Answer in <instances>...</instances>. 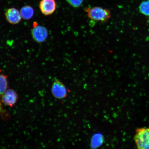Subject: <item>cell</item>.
I'll return each instance as SVG.
<instances>
[{
	"label": "cell",
	"instance_id": "9",
	"mask_svg": "<svg viewBox=\"0 0 149 149\" xmlns=\"http://www.w3.org/2000/svg\"><path fill=\"white\" fill-rule=\"evenodd\" d=\"M7 77L0 72V112L2 111L1 99L2 96L7 90Z\"/></svg>",
	"mask_w": 149,
	"mask_h": 149
},
{
	"label": "cell",
	"instance_id": "1",
	"mask_svg": "<svg viewBox=\"0 0 149 149\" xmlns=\"http://www.w3.org/2000/svg\"><path fill=\"white\" fill-rule=\"evenodd\" d=\"M85 11L89 19L93 21L106 23L111 18L110 11L101 7H86Z\"/></svg>",
	"mask_w": 149,
	"mask_h": 149
},
{
	"label": "cell",
	"instance_id": "5",
	"mask_svg": "<svg viewBox=\"0 0 149 149\" xmlns=\"http://www.w3.org/2000/svg\"><path fill=\"white\" fill-rule=\"evenodd\" d=\"M17 95L12 89H7L2 96L1 102L5 105L12 107L17 101Z\"/></svg>",
	"mask_w": 149,
	"mask_h": 149
},
{
	"label": "cell",
	"instance_id": "7",
	"mask_svg": "<svg viewBox=\"0 0 149 149\" xmlns=\"http://www.w3.org/2000/svg\"><path fill=\"white\" fill-rule=\"evenodd\" d=\"M5 15L7 21L12 24L19 23L22 18L20 12L14 8L7 9L5 13Z\"/></svg>",
	"mask_w": 149,
	"mask_h": 149
},
{
	"label": "cell",
	"instance_id": "6",
	"mask_svg": "<svg viewBox=\"0 0 149 149\" xmlns=\"http://www.w3.org/2000/svg\"><path fill=\"white\" fill-rule=\"evenodd\" d=\"M32 35L35 41L42 42L47 38L48 31L46 28L42 26H36L32 30Z\"/></svg>",
	"mask_w": 149,
	"mask_h": 149
},
{
	"label": "cell",
	"instance_id": "10",
	"mask_svg": "<svg viewBox=\"0 0 149 149\" xmlns=\"http://www.w3.org/2000/svg\"><path fill=\"white\" fill-rule=\"evenodd\" d=\"M34 13V10L32 7L29 5L23 6L20 11L22 18L25 20H29L32 18Z\"/></svg>",
	"mask_w": 149,
	"mask_h": 149
},
{
	"label": "cell",
	"instance_id": "13",
	"mask_svg": "<svg viewBox=\"0 0 149 149\" xmlns=\"http://www.w3.org/2000/svg\"></svg>",
	"mask_w": 149,
	"mask_h": 149
},
{
	"label": "cell",
	"instance_id": "3",
	"mask_svg": "<svg viewBox=\"0 0 149 149\" xmlns=\"http://www.w3.org/2000/svg\"><path fill=\"white\" fill-rule=\"evenodd\" d=\"M52 94L58 99H63L68 96V91L64 84L58 79H56L52 87Z\"/></svg>",
	"mask_w": 149,
	"mask_h": 149
},
{
	"label": "cell",
	"instance_id": "8",
	"mask_svg": "<svg viewBox=\"0 0 149 149\" xmlns=\"http://www.w3.org/2000/svg\"><path fill=\"white\" fill-rule=\"evenodd\" d=\"M105 138L100 133L95 134L91 138L90 147L91 148L96 149L99 148L103 144Z\"/></svg>",
	"mask_w": 149,
	"mask_h": 149
},
{
	"label": "cell",
	"instance_id": "12",
	"mask_svg": "<svg viewBox=\"0 0 149 149\" xmlns=\"http://www.w3.org/2000/svg\"><path fill=\"white\" fill-rule=\"evenodd\" d=\"M84 0H66L67 2L74 8H77L81 6Z\"/></svg>",
	"mask_w": 149,
	"mask_h": 149
},
{
	"label": "cell",
	"instance_id": "2",
	"mask_svg": "<svg viewBox=\"0 0 149 149\" xmlns=\"http://www.w3.org/2000/svg\"><path fill=\"white\" fill-rule=\"evenodd\" d=\"M134 139L138 148L149 149V128L137 129Z\"/></svg>",
	"mask_w": 149,
	"mask_h": 149
},
{
	"label": "cell",
	"instance_id": "11",
	"mask_svg": "<svg viewBox=\"0 0 149 149\" xmlns=\"http://www.w3.org/2000/svg\"><path fill=\"white\" fill-rule=\"evenodd\" d=\"M141 14L146 16H149V1H144L141 3L139 7Z\"/></svg>",
	"mask_w": 149,
	"mask_h": 149
},
{
	"label": "cell",
	"instance_id": "4",
	"mask_svg": "<svg viewBox=\"0 0 149 149\" xmlns=\"http://www.w3.org/2000/svg\"><path fill=\"white\" fill-rule=\"evenodd\" d=\"M39 7L42 14L46 16L50 15L55 12L56 4L55 0H41Z\"/></svg>",
	"mask_w": 149,
	"mask_h": 149
}]
</instances>
